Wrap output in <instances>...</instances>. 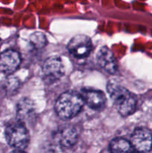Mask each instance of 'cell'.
Returning a JSON list of instances; mask_svg holds the SVG:
<instances>
[{"label": "cell", "mask_w": 152, "mask_h": 153, "mask_svg": "<svg viewBox=\"0 0 152 153\" xmlns=\"http://www.w3.org/2000/svg\"><path fill=\"white\" fill-rule=\"evenodd\" d=\"M107 88L110 99L122 116H129L135 111L136 98L126 88L113 82H110Z\"/></svg>", "instance_id": "1"}, {"label": "cell", "mask_w": 152, "mask_h": 153, "mask_svg": "<svg viewBox=\"0 0 152 153\" xmlns=\"http://www.w3.org/2000/svg\"><path fill=\"white\" fill-rule=\"evenodd\" d=\"M83 103L84 102L80 94L72 91L65 92L57 100L55 111L61 119H72L81 111Z\"/></svg>", "instance_id": "2"}, {"label": "cell", "mask_w": 152, "mask_h": 153, "mask_svg": "<svg viewBox=\"0 0 152 153\" xmlns=\"http://www.w3.org/2000/svg\"><path fill=\"white\" fill-rule=\"evenodd\" d=\"M4 134L7 143L16 150L22 151L29 143V133L26 127L17 120L7 126Z\"/></svg>", "instance_id": "3"}, {"label": "cell", "mask_w": 152, "mask_h": 153, "mask_svg": "<svg viewBox=\"0 0 152 153\" xmlns=\"http://www.w3.org/2000/svg\"><path fill=\"white\" fill-rule=\"evenodd\" d=\"M130 142L135 152L147 153L152 148V134L148 128H138L131 135Z\"/></svg>", "instance_id": "4"}, {"label": "cell", "mask_w": 152, "mask_h": 153, "mask_svg": "<svg viewBox=\"0 0 152 153\" xmlns=\"http://www.w3.org/2000/svg\"><path fill=\"white\" fill-rule=\"evenodd\" d=\"M92 42L90 39L85 35H76L70 40L68 44V49L70 53L78 58L88 56L92 51Z\"/></svg>", "instance_id": "5"}, {"label": "cell", "mask_w": 152, "mask_h": 153, "mask_svg": "<svg viewBox=\"0 0 152 153\" xmlns=\"http://www.w3.org/2000/svg\"><path fill=\"white\" fill-rule=\"evenodd\" d=\"M43 73L49 82H55L61 79L64 74V65L58 57L52 56L46 59L43 66Z\"/></svg>", "instance_id": "6"}, {"label": "cell", "mask_w": 152, "mask_h": 153, "mask_svg": "<svg viewBox=\"0 0 152 153\" xmlns=\"http://www.w3.org/2000/svg\"><path fill=\"white\" fill-rule=\"evenodd\" d=\"M21 63L19 54L13 49H7L0 54V72L6 75L14 73Z\"/></svg>", "instance_id": "7"}, {"label": "cell", "mask_w": 152, "mask_h": 153, "mask_svg": "<svg viewBox=\"0 0 152 153\" xmlns=\"http://www.w3.org/2000/svg\"><path fill=\"white\" fill-rule=\"evenodd\" d=\"M36 110L34 102L28 98H24L18 102L16 106V118L17 121L25 124L34 120Z\"/></svg>", "instance_id": "8"}, {"label": "cell", "mask_w": 152, "mask_h": 153, "mask_svg": "<svg viewBox=\"0 0 152 153\" xmlns=\"http://www.w3.org/2000/svg\"><path fill=\"white\" fill-rule=\"evenodd\" d=\"M83 102L94 110H101L105 107L106 97L103 92L94 89H83L81 91Z\"/></svg>", "instance_id": "9"}, {"label": "cell", "mask_w": 152, "mask_h": 153, "mask_svg": "<svg viewBox=\"0 0 152 153\" xmlns=\"http://www.w3.org/2000/svg\"><path fill=\"white\" fill-rule=\"evenodd\" d=\"M97 61L100 67L110 74H115L117 71V61L116 58L107 46H104L98 51Z\"/></svg>", "instance_id": "10"}, {"label": "cell", "mask_w": 152, "mask_h": 153, "mask_svg": "<svg viewBox=\"0 0 152 153\" xmlns=\"http://www.w3.org/2000/svg\"><path fill=\"white\" fill-rule=\"evenodd\" d=\"M77 132L75 127L69 126L65 127L58 137L59 145L63 148H69L72 146L77 142Z\"/></svg>", "instance_id": "11"}, {"label": "cell", "mask_w": 152, "mask_h": 153, "mask_svg": "<svg viewBox=\"0 0 152 153\" xmlns=\"http://www.w3.org/2000/svg\"><path fill=\"white\" fill-rule=\"evenodd\" d=\"M110 153H134L131 142L122 137H116L111 140L109 146Z\"/></svg>", "instance_id": "12"}, {"label": "cell", "mask_w": 152, "mask_h": 153, "mask_svg": "<svg viewBox=\"0 0 152 153\" xmlns=\"http://www.w3.org/2000/svg\"><path fill=\"white\" fill-rule=\"evenodd\" d=\"M30 43L37 49H42L46 45L47 40L45 34L42 32H34L30 36Z\"/></svg>", "instance_id": "13"}, {"label": "cell", "mask_w": 152, "mask_h": 153, "mask_svg": "<svg viewBox=\"0 0 152 153\" xmlns=\"http://www.w3.org/2000/svg\"><path fill=\"white\" fill-rule=\"evenodd\" d=\"M45 153H65V152L60 145H51L46 149Z\"/></svg>", "instance_id": "14"}, {"label": "cell", "mask_w": 152, "mask_h": 153, "mask_svg": "<svg viewBox=\"0 0 152 153\" xmlns=\"http://www.w3.org/2000/svg\"><path fill=\"white\" fill-rule=\"evenodd\" d=\"M10 153H25V152H23L22 151H20V150H15V151H13V152H11Z\"/></svg>", "instance_id": "15"}, {"label": "cell", "mask_w": 152, "mask_h": 153, "mask_svg": "<svg viewBox=\"0 0 152 153\" xmlns=\"http://www.w3.org/2000/svg\"><path fill=\"white\" fill-rule=\"evenodd\" d=\"M1 40H0V47H1Z\"/></svg>", "instance_id": "16"}]
</instances>
